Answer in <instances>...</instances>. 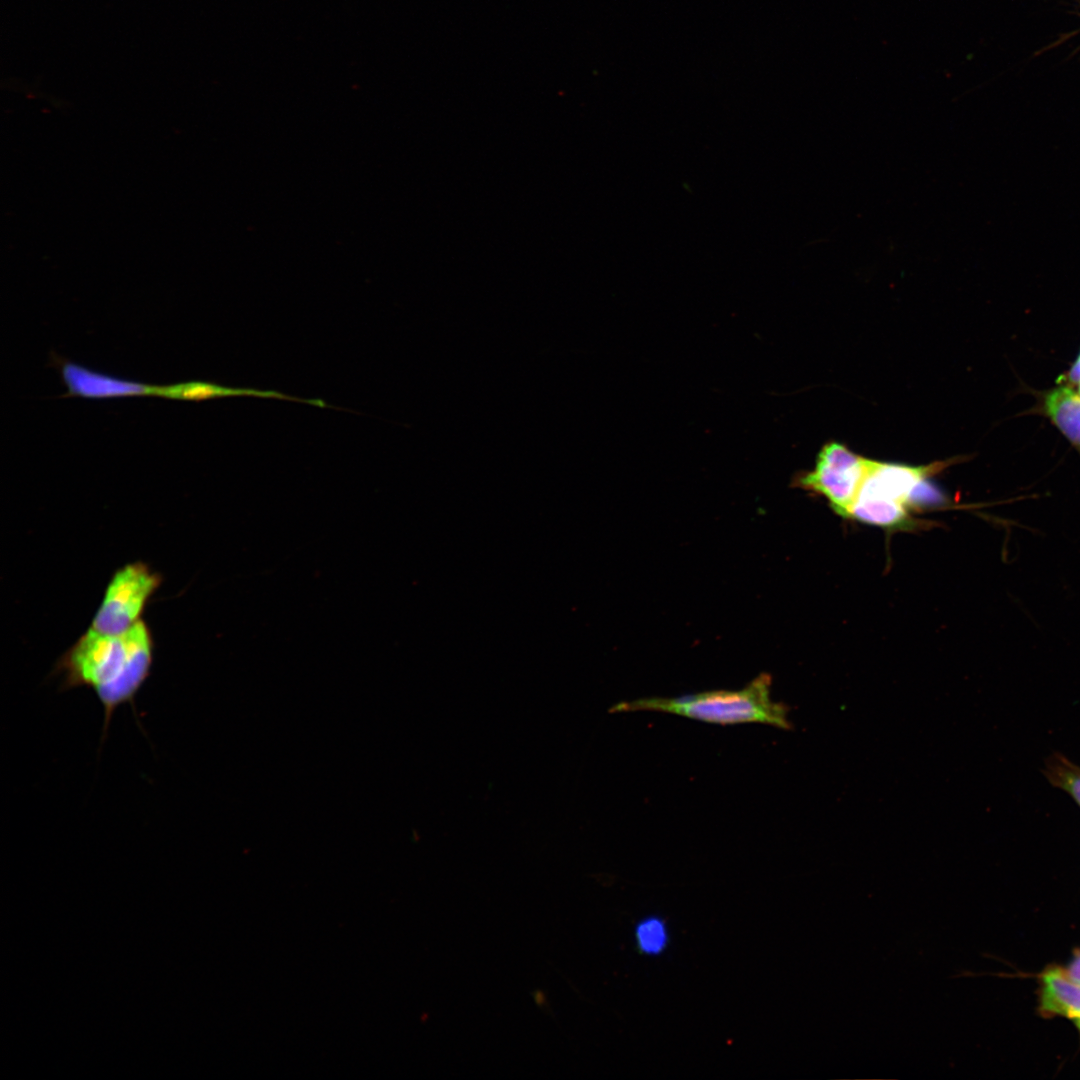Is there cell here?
I'll use <instances>...</instances> for the list:
<instances>
[{
  "label": "cell",
  "instance_id": "cell-10",
  "mask_svg": "<svg viewBox=\"0 0 1080 1080\" xmlns=\"http://www.w3.org/2000/svg\"><path fill=\"white\" fill-rule=\"evenodd\" d=\"M669 930L665 920L656 915H650L637 922L634 929V940L638 951L647 956L662 954L669 945Z\"/></svg>",
  "mask_w": 1080,
  "mask_h": 1080
},
{
  "label": "cell",
  "instance_id": "cell-5",
  "mask_svg": "<svg viewBox=\"0 0 1080 1080\" xmlns=\"http://www.w3.org/2000/svg\"><path fill=\"white\" fill-rule=\"evenodd\" d=\"M872 463L873 460L853 453L844 445L830 442L819 452L815 468L801 475L797 482L825 496L835 513L849 518Z\"/></svg>",
  "mask_w": 1080,
  "mask_h": 1080
},
{
  "label": "cell",
  "instance_id": "cell-12",
  "mask_svg": "<svg viewBox=\"0 0 1080 1080\" xmlns=\"http://www.w3.org/2000/svg\"><path fill=\"white\" fill-rule=\"evenodd\" d=\"M1080 381V349L1075 356L1073 362L1056 380V383H1063L1070 386H1075Z\"/></svg>",
  "mask_w": 1080,
  "mask_h": 1080
},
{
  "label": "cell",
  "instance_id": "cell-1",
  "mask_svg": "<svg viewBox=\"0 0 1080 1080\" xmlns=\"http://www.w3.org/2000/svg\"><path fill=\"white\" fill-rule=\"evenodd\" d=\"M154 640L141 619L121 634L89 628L59 659L56 672L62 688L93 690L104 709V730L115 710L133 703L151 673Z\"/></svg>",
  "mask_w": 1080,
  "mask_h": 1080
},
{
  "label": "cell",
  "instance_id": "cell-11",
  "mask_svg": "<svg viewBox=\"0 0 1080 1080\" xmlns=\"http://www.w3.org/2000/svg\"><path fill=\"white\" fill-rule=\"evenodd\" d=\"M1043 772L1053 786L1067 792L1080 806V766L1054 753L1046 761Z\"/></svg>",
  "mask_w": 1080,
  "mask_h": 1080
},
{
  "label": "cell",
  "instance_id": "cell-7",
  "mask_svg": "<svg viewBox=\"0 0 1080 1080\" xmlns=\"http://www.w3.org/2000/svg\"><path fill=\"white\" fill-rule=\"evenodd\" d=\"M61 374L67 395L71 396L91 399L150 396L151 385L115 378L71 362L63 363Z\"/></svg>",
  "mask_w": 1080,
  "mask_h": 1080
},
{
  "label": "cell",
  "instance_id": "cell-13",
  "mask_svg": "<svg viewBox=\"0 0 1080 1080\" xmlns=\"http://www.w3.org/2000/svg\"><path fill=\"white\" fill-rule=\"evenodd\" d=\"M1066 972L1072 980L1080 983V953L1069 964Z\"/></svg>",
  "mask_w": 1080,
  "mask_h": 1080
},
{
  "label": "cell",
  "instance_id": "cell-9",
  "mask_svg": "<svg viewBox=\"0 0 1080 1080\" xmlns=\"http://www.w3.org/2000/svg\"><path fill=\"white\" fill-rule=\"evenodd\" d=\"M1040 1011L1047 1016L1080 1019V983L1072 980L1066 969L1053 967L1040 977Z\"/></svg>",
  "mask_w": 1080,
  "mask_h": 1080
},
{
  "label": "cell",
  "instance_id": "cell-2",
  "mask_svg": "<svg viewBox=\"0 0 1080 1080\" xmlns=\"http://www.w3.org/2000/svg\"><path fill=\"white\" fill-rule=\"evenodd\" d=\"M771 679L761 674L737 691L717 690L675 698H641L615 705L611 711H657L714 724L761 723L791 727L786 707L770 696Z\"/></svg>",
  "mask_w": 1080,
  "mask_h": 1080
},
{
  "label": "cell",
  "instance_id": "cell-3",
  "mask_svg": "<svg viewBox=\"0 0 1080 1080\" xmlns=\"http://www.w3.org/2000/svg\"><path fill=\"white\" fill-rule=\"evenodd\" d=\"M939 464L911 466L873 460L850 509L849 519L880 526L904 527L914 492Z\"/></svg>",
  "mask_w": 1080,
  "mask_h": 1080
},
{
  "label": "cell",
  "instance_id": "cell-14",
  "mask_svg": "<svg viewBox=\"0 0 1080 1080\" xmlns=\"http://www.w3.org/2000/svg\"><path fill=\"white\" fill-rule=\"evenodd\" d=\"M1074 388H1075V389H1076V390L1078 391V393L1080 394V381H1079V382H1078V383H1077V384H1076V385L1074 386Z\"/></svg>",
  "mask_w": 1080,
  "mask_h": 1080
},
{
  "label": "cell",
  "instance_id": "cell-6",
  "mask_svg": "<svg viewBox=\"0 0 1080 1080\" xmlns=\"http://www.w3.org/2000/svg\"><path fill=\"white\" fill-rule=\"evenodd\" d=\"M1032 412L1047 418L1080 455V394L1073 386L1038 391Z\"/></svg>",
  "mask_w": 1080,
  "mask_h": 1080
},
{
  "label": "cell",
  "instance_id": "cell-8",
  "mask_svg": "<svg viewBox=\"0 0 1080 1080\" xmlns=\"http://www.w3.org/2000/svg\"><path fill=\"white\" fill-rule=\"evenodd\" d=\"M151 396H158L171 400L204 401L223 397L249 396L267 399H279L307 403L320 408L327 407L321 399H303L286 395L275 390H260L253 388L226 387L212 382L189 381L165 386H152Z\"/></svg>",
  "mask_w": 1080,
  "mask_h": 1080
},
{
  "label": "cell",
  "instance_id": "cell-4",
  "mask_svg": "<svg viewBox=\"0 0 1080 1080\" xmlns=\"http://www.w3.org/2000/svg\"><path fill=\"white\" fill-rule=\"evenodd\" d=\"M160 585V574L146 563L124 565L111 577L91 628L106 634L129 630L142 619L147 603Z\"/></svg>",
  "mask_w": 1080,
  "mask_h": 1080
}]
</instances>
